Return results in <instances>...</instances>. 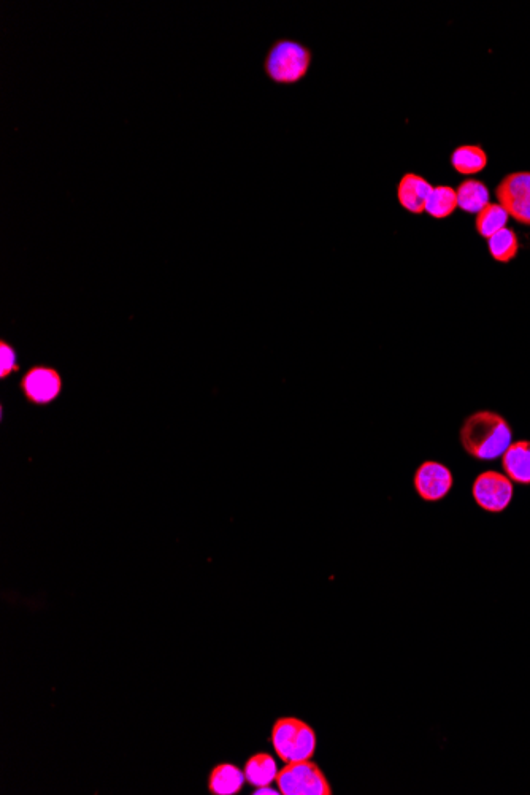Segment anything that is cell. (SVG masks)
I'll return each mask as SVG.
<instances>
[{"label":"cell","instance_id":"1","mask_svg":"<svg viewBox=\"0 0 530 795\" xmlns=\"http://www.w3.org/2000/svg\"><path fill=\"white\" fill-rule=\"evenodd\" d=\"M459 438L465 453L477 461L489 462L504 456L513 443V431L504 416L481 410L465 419Z\"/></svg>","mask_w":530,"mask_h":795},{"label":"cell","instance_id":"2","mask_svg":"<svg viewBox=\"0 0 530 795\" xmlns=\"http://www.w3.org/2000/svg\"><path fill=\"white\" fill-rule=\"evenodd\" d=\"M312 59V50L304 43L280 39L265 54L264 72L277 85H296L307 77Z\"/></svg>","mask_w":530,"mask_h":795},{"label":"cell","instance_id":"3","mask_svg":"<svg viewBox=\"0 0 530 795\" xmlns=\"http://www.w3.org/2000/svg\"><path fill=\"white\" fill-rule=\"evenodd\" d=\"M270 742L285 764L310 761L318 746L315 729L297 718L278 719L273 724Z\"/></svg>","mask_w":530,"mask_h":795},{"label":"cell","instance_id":"4","mask_svg":"<svg viewBox=\"0 0 530 795\" xmlns=\"http://www.w3.org/2000/svg\"><path fill=\"white\" fill-rule=\"evenodd\" d=\"M18 388L27 404L32 407H48L61 399L64 378L53 365L34 364L24 370Z\"/></svg>","mask_w":530,"mask_h":795},{"label":"cell","instance_id":"5","mask_svg":"<svg viewBox=\"0 0 530 795\" xmlns=\"http://www.w3.org/2000/svg\"><path fill=\"white\" fill-rule=\"evenodd\" d=\"M277 784L283 795H332L327 776L312 759L286 764L278 772Z\"/></svg>","mask_w":530,"mask_h":795},{"label":"cell","instance_id":"6","mask_svg":"<svg viewBox=\"0 0 530 795\" xmlns=\"http://www.w3.org/2000/svg\"><path fill=\"white\" fill-rule=\"evenodd\" d=\"M513 481L505 473L486 470L480 473L472 486V496L475 504L488 513H502L510 507L513 500Z\"/></svg>","mask_w":530,"mask_h":795},{"label":"cell","instance_id":"7","mask_svg":"<svg viewBox=\"0 0 530 795\" xmlns=\"http://www.w3.org/2000/svg\"><path fill=\"white\" fill-rule=\"evenodd\" d=\"M499 204L511 218L523 226L530 227V172L510 173L496 188Z\"/></svg>","mask_w":530,"mask_h":795},{"label":"cell","instance_id":"8","mask_svg":"<svg viewBox=\"0 0 530 795\" xmlns=\"http://www.w3.org/2000/svg\"><path fill=\"white\" fill-rule=\"evenodd\" d=\"M413 484L424 502H440L453 489V473L440 462L426 461L416 470Z\"/></svg>","mask_w":530,"mask_h":795},{"label":"cell","instance_id":"9","mask_svg":"<svg viewBox=\"0 0 530 795\" xmlns=\"http://www.w3.org/2000/svg\"><path fill=\"white\" fill-rule=\"evenodd\" d=\"M434 186L416 173H407L397 186V200L402 208L413 215L426 212L427 199L431 196Z\"/></svg>","mask_w":530,"mask_h":795},{"label":"cell","instance_id":"10","mask_svg":"<svg viewBox=\"0 0 530 795\" xmlns=\"http://www.w3.org/2000/svg\"><path fill=\"white\" fill-rule=\"evenodd\" d=\"M502 469L513 483L530 486V442L519 440L511 443L502 456Z\"/></svg>","mask_w":530,"mask_h":795},{"label":"cell","instance_id":"11","mask_svg":"<svg viewBox=\"0 0 530 795\" xmlns=\"http://www.w3.org/2000/svg\"><path fill=\"white\" fill-rule=\"evenodd\" d=\"M245 772L234 764H219L208 776V791L213 795L239 794L245 784Z\"/></svg>","mask_w":530,"mask_h":795},{"label":"cell","instance_id":"12","mask_svg":"<svg viewBox=\"0 0 530 795\" xmlns=\"http://www.w3.org/2000/svg\"><path fill=\"white\" fill-rule=\"evenodd\" d=\"M456 194H458V208L465 213L478 215L486 205L491 204V191L480 180L470 178L462 181L456 189Z\"/></svg>","mask_w":530,"mask_h":795},{"label":"cell","instance_id":"13","mask_svg":"<svg viewBox=\"0 0 530 795\" xmlns=\"http://www.w3.org/2000/svg\"><path fill=\"white\" fill-rule=\"evenodd\" d=\"M246 783H250L254 788L270 786L273 781H277L278 772L277 762L272 754L258 753L251 756L246 761L245 769Z\"/></svg>","mask_w":530,"mask_h":795},{"label":"cell","instance_id":"14","mask_svg":"<svg viewBox=\"0 0 530 795\" xmlns=\"http://www.w3.org/2000/svg\"><path fill=\"white\" fill-rule=\"evenodd\" d=\"M451 167L461 175H477L488 166V154L480 145H461L451 153Z\"/></svg>","mask_w":530,"mask_h":795},{"label":"cell","instance_id":"15","mask_svg":"<svg viewBox=\"0 0 530 795\" xmlns=\"http://www.w3.org/2000/svg\"><path fill=\"white\" fill-rule=\"evenodd\" d=\"M507 210L500 204H488L481 210L475 219V229L483 239H491L492 235L505 229L508 224Z\"/></svg>","mask_w":530,"mask_h":795},{"label":"cell","instance_id":"16","mask_svg":"<svg viewBox=\"0 0 530 795\" xmlns=\"http://www.w3.org/2000/svg\"><path fill=\"white\" fill-rule=\"evenodd\" d=\"M488 251L491 258L500 264H508L518 256L519 240L518 235L513 229H502L497 234L488 239Z\"/></svg>","mask_w":530,"mask_h":795},{"label":"cell","instance_id":"17","mask_svg":"<svg viewBox=\"0 0 530 795\" xmlns=\"http://www.w3.org/2000/svg\"><path fill=\"white\" fill-rule=\"evenodd\" d=\"M458 210V194L450 186H435L427 199L426 213L435 219L450 218Z\"/></svg>","mask_w":530,"mask_h":795},{"label":"cell","instance_id":"18","mask_svg":"<svg viewBox=\"0 0 530 795\" xmlns=\"http://www.w3.org/2000/svg\"><path fill=\"white\" fill-rule=\"evenodd\" d=\"M21 365L15 346L5 338L0 340V380L12 377L13 373L20 372Z\"/></svg>","mask_w":530,"mask_h":795},{"label":"cell","instance_id":"19","mask_svg":"<svg viewBox=\"0 0 530 795\" xmlns=\"http://www.w3.org/2000/svg\"><path fill=\"white\" fill-rule=\"evenodd\" d=\"M254 794H256V795H262V794L278 795V794H280V791L277 792V791H275V789L269 788V786H262V788L256 789V791H254Z\"/></svg>","mask_w":530,"mask_h":795}]
</instances>
